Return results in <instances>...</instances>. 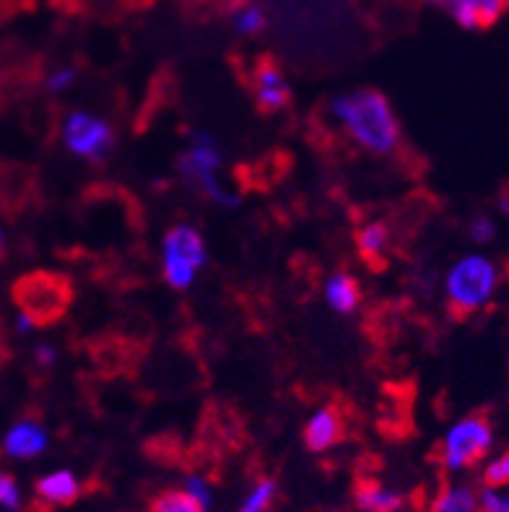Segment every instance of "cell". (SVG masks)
Returning <instances> with one entry per match:
<instances>
[{
  "label": "cell",
  "mask_w": 509,
  "mask_h": 512,
  "mask_svg": "<svg viewBox=\"0 0 509 512\" xmlns=\"http://www.w3.org/2000/svg\"><path fill=\"white\" fill-rule=\"evenodd\" d=\"M330 117L361 151L390 156L403 141V128L390 99L377 89H354L330 99Z\"/></svg>",
  "instance_id": "cell-1"
},
{
  "label": "cell",
  "mask_w": 509,
  "mask_h": 512,
  "mask_svg": "<svg viewBox=\"0 0 509 512\" xmlns=\"http://www.w3.org/2000/svg\"><path fill=\"white\" fill-rule=\"evenodd\" d=\"M502 271L486 253L460 255L445 273L442 292L455 315H476L497 299Z\"/></svg>",
  "instance_id": "cell-2"
},
{
  "label": "cell",
  "mask_w": 509,
  "mask_h": 512,
  "mask_svg": "<svg viewBox=\"0 0 509 512\" xmlns=\"http://www.w3.org/2000/svg\"><path fill=\"white\" fill-rule=\"evenodd\" d=\"M221 167H224V154L216 136L208 130H193L187 149L177 159V175L185 182V188L200 193L206 201L216 203L219 208H234L239 195L224 185Z\"/></svg>",
  "instance_id": "cell-3"
},
{
  "label": "cell",
  "mask_w": 509,
  "mask_h": 512,
  "mask_svg": "<svg viewBox=\"0 0 509 512\" xmlns=\"http://www.w3.org/2000/svg\"><path fill=\"white\" fill-rule=\"evenodd\" d=\"M208 266V245L193 224H174L162 240V276L169 289L187 292Z\"/></svg>",
  "instance_id": "cell-4"
},
{
  "label": "cell",
  "mask_w": 509,
  "mask_h": 512,
  "mask_svg": "<svg viewBox=\"0 0 509 512\" xmlns=\"http://www.w3.org/2000/svg\"><path fill=\"white\" fill-rule=\"evenodd\" d=\"M63 149L86 164L107 162L115 151L117 133L110 120L91 110H71L60 123Z\"/></svg>",
  "instance_id": "cell-5"
},
{
  "label": "cell",
  "mask_w": 509,
  "mask_h": 512,
  "mask_svg": "<svg viewBox=\"0 0 509 512\" xmlns=\"http://www.w3.org/2000/svg\"><path fill=\"white\" fill-rule=\"evenodd\" d=\"M494 424L484 414H468L452 424L439 442V458L447 471H468L494 448Z\"/></svg>",
  "instance_id": "cell-6"
},
{
  "label": "cell",
  "mask_w": 509,
  "mask_h": 512,
  "mask_svg": "<svg viewBox=\"0 0 509 512\" xmlns=\"http://www.w3.org/2000/svg\"><path fill=\"white\" fill-rule=\"evenodd\" d=\"M13 299L19 312L29 315L37 325L55 323L71 305V284L60 273H26L13 286Z\"/></svg>",
  "instance_id": "cell-7"
},
{
  "label": "cell",
  "mask_w": 509,
  "mask_h": 512,
  "mask_svg": "<svg viewBox=\"0 0 509 512\" xmlns=\"http://www.w3.org/2000/svg\"><path fill=\"white\" fill-rule=\"evenodd\" d=\"M434 11L445 13L452 24L465 32H486L502 21L507 13V0H424Z\"/></svg>",
  "instance_id": "cell-8"
},
{
  "label": "cell",
  "mask_w": 509,
  "mask_h": 512,
  "mask_svg": "<svg viewBox=\"0 0 509 512\" xmlns=\"http://www.w3.org/2000/svg\"><path fill=\"white\" fill-rule=\"evenodd\" d=\"M50 448V432L37 419H16L0 440V453L11 461H34Z\"/></svg>",
  "instance_id": "cell-9"
},
{
  "label": "cell",
  "mask_w": 509,
  "mask_h": 512,
  "mask_svg": "<svg viewBox=\"0 0 509 512\" xmlns=\"http://www.w3.org/2000/svg\"><path fill=\"white\" fill-rule=\"evenodd\" d=\"M255 104L263 112H281L291 99V86L276 63H260L252 78Z\"/></svg>",
  "instance_id": "cell-10"
},
{
  "label": "cell",
  "mask_w": 509,
  "mask_h": 512,
  "mask_svg": "<svg viewBox=\"0 0 509 512\" xmlns=\"http://www.w3.org/2000/svg\"><path fill=\"white\" fill-rule=\"evenodd\" d=\"M343 440V416L336 406H320L304 424V445L312 453H328Z\"/></svg>",
  "instance_id": "cell-11"
},
{
  "label": "cell",
  "mask_w": 509,
  "mask_h": 512,
  "mask_svg": "<svg viewBox=\"0 0 509 512\" xmlns=\"http://www.w3.org/2000/svg\"><path fill=\"white\" fill-rule=\"evenodd\" d=\"M84 492V484L78 481V476L68 468H60V471H52V474L42 476L34 484V497L42 507L47 510H55V507H68L81 497Z\"/></svg>",
  "instance_id": "cell-12"
},
{
  "label": "cell",
  "mask_w": 509,
  "mask_h": 512,
  "mask_svg": "<svg viewBox=\"0 0 509 512\" xmlns=\"http://www.w3.org/2000/svg\"><path fill=\"white\" fill-rule=\"evenodd\" d=\"M323 297L325 305L338 315H354L361 305V286L351 273H330L323 286Z\"/></svg>",
  "instance_id": "cell-13"
},
{
  "label": "cell",
  "mask_w": 509,
  "mask_h": 512,
  "mask_svg": "<svg viewBox=\"0 0 509 512\" xmlns=\"http://www.w3.org/2000/svg\"><path fill=\"white\" fill-rule=\"evenodd\" d=\"M354 502L361 512H400L403 497L377 479H361L354 489Z\"/></svg>",
  "instance_id": "cell-14"
},
{
  "label": "cell",
  "mask_w": 509,
  "mask_h": 512,
  "mask_svg": "<svg viewBox=\"0 0 509 512\" xmlns=\"http://www.w3.org/2000/svg\"><path fill=\"white\" fill-rule=\"evenodd\" d=\"M429 512H478V492L471 484H445Z\"/></svg>",
  "instance_id": "cell-15"
},
{
  "label": "cell",
  "mask_w": 509,
  "mask_h": 512,
  "mask_svg": "<svg viewBox=\"0 0 509 512\" xmlns=\"http://www.w3.org/2000/svg\"><path fill=\"white\" fill-rule=\"evenodd\" d=\"M356 247L367 260H382L390 247V229L382 221H367L356 232Z\"/></svg>",
  "instance_id": "cell-16"
},
{
  "label": "cell",
  "mask_w": 509,
  "mask_h": 512,
  "mask_svg": "<svg viewBox=\"0 0 509 512\" xmlns=\"http://www.w3.org/2000/svg\"><path fill=\"white\" fill-rule=\"evenodd\" d=\"M146 512H206L198 502L185 494L182 489H164L149 502V510Z\"/></svg>",
  "instance_id": "cell-17"
},
{
  "label": "cell",
  "mask_w": 509,
  "mask_h": 512,
  "mask_svg": "<svg viewBox=\"0 0 509 512\" xmlns=\"http://www.w3.org/2000/svg\"><path fill=\"white\" fill-rule=\"evenodd\" d=\"M265 24H268V16L258 3H245L232 13L234 32L242 34V37H255V34L263 32Z\"/></svg>",
  "instance_id": "cell-18"
},
{
  "label": "cell",
  "mask_w": 509,
  "mask_h": 512,
  "mask_svg": "<svg viewBox=\"0 0 509 512\" xmlns=\"http://www.w3.org/2000/svg\"><path fill=\"white\" fill-rule=\"evenodd\" d=\"M278 484L273 479H260L255 481V487L245 497L242 507L237 512H271L273 502H276Z\"/></svg>",
  "instance_id": "cell-19"
},
{
  "label": "cell",
  "mask_w": 509,
  "mask_h": 512,
  "mask_svg": "<svg viewBox=\"0 0 509 512\" xmlns=\"http://www.w3.org/2000/svg\"><path fill=\"white\" fill-rule=\"evenodd\" d=\"M185 494H190L195 502H198L203 510H211L213 507V487H211V481L203 479V476L198 474H190L185 479V489H182Z\"/></svg>",
  "instance_id": "cell-20"
},
{
  "label": "cell",
  "mask_w": 509,
  "mask_h": 512,
  "mask_svg": "<svg viewBox=\"0 0 509 512\" xmlns=\"http://www.w3.org/2000/svg\"><path fill=\"white\" fill-rule=\"evenodd\" d=\"M21 487L19 481L13 479L8 471L0 468V510H11L16 512L21 507Z\"/></svg>",
  "instance_id": "cell-21"
},
{
  "label": "cell",
  "mask_w": 509,
  "mask_h": 512,
  "mask_svg": "<svg viewBox=\"0 0 509 512\" xmlns=\"http://www.w3.org/2000/svg\"><path fill=\"white\" fill-rule=\"evenodd\" d=\"M507 481H509V455L502 453L497 455L494 461L486 463L484 484L491 489H502L507 487Z\"/></svg>",
  "instance_id": "cell-22"
},
{
  "label": "cell",
  "mask_w": 509,
  "mask_h": 512,
  "mask_svg": "<svg viewBox=\"0 0 509 512\" xmlns=\"http://www.w3.org/2000/svg\"><path fill=\"white\" fill-rule=\"evenodd\" d=\"M468 237H471L476 245H489L497 237V224L491 216H473L468 221Z\"/></svg>",
  "instance_id": "cell-23"
},
{
  "label": "cell",
  "mask_w": 509,
  "mask_h": 512,
  "mask_svg": "<svg viewBox=\"0 0 509 512\" xmlns=\"http://www.w3.org/2000/svg\"><path fill=\"white\" fill-rule=\"evenodd\" d=\"M45 84L52 94H63V91H68L73 84H76V71H73L71 65H60V68L47 73Z\"/></svg>",
  "instance_id": "cell-24"
},
{
  "label": "cell",
  "mask_w": 509,
  "mask_h": 512,
  "mask_svg": "<svg viewBox=\"0 0 509 512\" xmlns=\"http://www.w3.org/2000/svg\"><path fill=\"white\" fill-rule=\"evenodd\" d=\"M478 512H509L507 494H502V489L486 487L478 494Z\"/></svg>",
  "instance_id": "cell-25"
},
{
  "label": "cell",
  "mask_w": 509,
  "mask_h": 512,
  "mask_svg": "<svg viewBox=\"0 0 509 512\" xmlns=\"http://www.w3.org/2000/svg\"><path fill=\"white\" fill-rule=\"evenodd\" d=\"M34 362H37L39 367H52V364L58 362V349H55V344H50V341L39 344L37 349H34Z\"/></svg>",
  "instance_id": "cell-26"
},
{
  "label": "cell",
  "mask_w": 509,
  "mask_h": 512,
  "mask_svg": "<svg viewBox=\"0 0 509 512\" xmlns=\"http://www.w3.org/2000/svg\"><path fill=\"white\" fill-rule=\"evenodd\" d=\"M37 328H39V325L34 323L29 315H24V312H16V320H13V331L19 333V336H32Z\"/></svg>",
  "instance_id": "cell-27"
},
{
  "label": "cell",
  "mask_w": 509,
  "mask_h": 512,
  "mask_svg": "<svg viewBox=\"0 0 509 512\" xmlns=\"http://www.w3.org/2000/svg\"><path fill=\"white\" fill-rule=\"evenodd\" d=\"M6 250H8V234H6V227H3V221H0V260L6 258Z\"/></svg>",
  "instance_id": "cell-28"
},
{
  "label": "cell",
  "mask_w": 509,
  "mask_h": 512,
  "mask_svg": "<svg viewBox=\"0 0 509 512\" xmlns=\"http://www.w3.org/2000/svg\"><path fill=\"white\" fill-rule=\"evenodd\" d=\"M3 73H6V65H3V60H0V78H3Z\"/></svg>",
  "instance_id": "cell-29"
},
{
  "label": "cell",
  "mask_w": 509,
  "mask_h": 512,
  "mask_svg": "<svg viewBox=\"0 0 509 512\" xmlns=\"http://www.w3.org/2000/svg\"><path fill=\"white\" fill-rule=\"evenodd\" d=\"M123 3H146V0H123Z\"/></svg>",
  "instance_id": "cell-30"
},
{
  "label": "cell",
  "mask_w": 509,
  "mask_h": 512,
  "mask_svg": "<svg viewBox=\"0 0 509 512\" xmlns=\"http://www.w3.org/2000/svg\"><path fill=\"white\" fill-rule=\"evenodd\" d=\"M0 364H3V351H0Z\"/></svg>",
  "instance_id": "cell-31"
},
{
  "label": "cell",
  "mask_w": 509,
  "mask_h": 512,
  "mask_svg": "<svg viewBox=\"0 0 509 512\" xmlns=\"http://www.w3.org/2000/svg\"><path fill=\"white\" fill-rule=\"evenodd\" d=\"M0 198H3V188H0Z\"/></svg>",
  "instance_id": "cell-32"
},
{
  "label": "cell",
  "mask_w": 509,
  "mask_h": 512,
  "mask_svg": "<svg viewBox=\"0 0 509 512\" xmlns=\"http://www.w3.org/2000/svg\"><path fill=\"white\" fill-rule=\"evenodd\" d=\"M0 512H11V510H0Z\"/></svg>",
  "instance_id": "cell-33"
}]
</instances>
